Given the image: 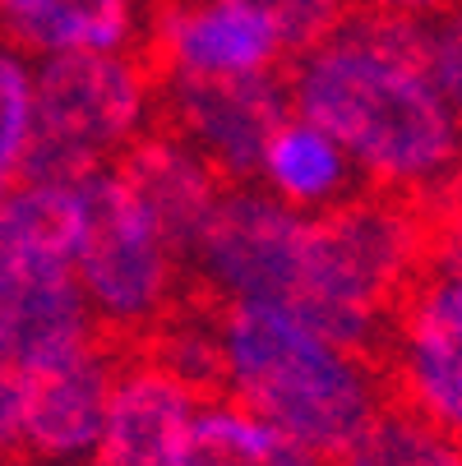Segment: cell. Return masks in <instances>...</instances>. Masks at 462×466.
I'll list each match as a JSON object with an SVG mask.
<instances>
[{"mask_svg": "<svg viewBox=\"0 0 462 466\" xmlns=\"http://www.w3.org/2000/svg\"><path fill=\"white\" fill-rule=\"evenodd\" d=\"M296 116L319 125L365 189L448 204L462 153V102L426 70L421 19L347 10L334 33L292 56L282 75Z\"/></svg>", "mask_w": 462, "mask_h": 466, "instance_id": "cell-1", "label": "cell"}, {"mask_svg": "<svg viewBox=\"0 0 462 466\" xmlns=\"http://www.w3.org/2000/svg\"><path fill=\"white\" fill-rule=\"evenodd\" d=\"M218 388L323 461H334L388 402L375 356L314 332L292 305L231 300L213 309Z\"/></svg>", "mask_w": 462, "mask_h": 466, "instance_id": "cell-2", "label": "cell"}, {"mask_svg": "<svg viewBox=\"0 0 462 466\" xmlns=\"http://www.w3.org/2000/svg\"><path fill=\"white\" fill-rule=\"evenodd\" d=\"M435 240L439 231L426 204L361 189L347 204L305 218L287 305L328 342L375 356Z\"/></svg>", "mask_w": 462, "mask_h": 466, "instance_id": "cell-3", "label": "cell"}, {"mask_svg": "<svg viewBox=\"0 0 462 466\" xmlns=\"http://www.w3.org/2000/svg\"><path fill=\"white\" fill-rule=\"evenodd\" d=\"M158 116L153 70L135 51H79L33 65V144L24 180H84L116 167Z\"/></svg>", "mask_w": 462, "mask_h": 466, "instance_id": "cell-4", "label": "cell"}, {"mask_svg": "<svg viewBox=\"0 0 462 466\" xmlns=\"http://www.w3.org/2000/svg\"><path fill=\"white\" fill-rule=\"evenodd\" d=\"M84 222L75 240V282L102 338L135 342L180 309L185 254L167 240L116 167L79 180Z\"/></svg>", "mask_w": 462, "mask_h": 466, "instance_id": "cell-5", "label": "cell"}, {"mask_svg": "<svg viewBox=\"0 0 462 466\" xmlns=\"http://www.w3.org/2000/svg\"><path fill=\"white\" fill-rule=\"evenodd\" d=\"M388 379L403 407L421 420L462 430V258L457 236L435 240L426 268L403 291L388 323Z\"/></svg>", "mask_w": 462, "mask_h": 466, "instance_id": "cell-6", "label": "cell"}, {"mask_svg": "<svg viewBox=\"0 0 462 466\" xmlns=\"http://www.w3.org/2000/svg\"><path fill=\"white\" fill-rule=\"evenodd\" d=\"M305 218L282 208L259 185H227L185 254V273H194L218 305L231 300H278L287 305L296 282Z\"/></svg>", "mask_w": 462, "mask_h": 466, "instance_id": "cell-7", "label": "cell"}, {"mask_svg": "<svg viewBox=\"0 0 462 466\" xmlns=\"http://www.w3.org/2000/svg\"><path fill=\"white\" fill-rule=\"evenodd\" d=\"M162 129L194 148L222 185L254 180L269 135L292 116L282 70L250 79H167L158 93Z\"/></svg>", "mask_w": 462, "mask_h": 466, "instance_id": "cell-8", "label": "cell"}, {"mask_svg": "<svg viewBox=\"0 0 462 466\" xmlns=\"http://www.w3.org/2000/svg\"><path fill=\"white\" fill-rule=\"evenodd\" d=\"M209 392L162 370L149 351L116 365L102 430L84 466H176L194 407Z\"/></svg>", "mask_w": 462, "mask_h": 466, "instance_id": "cell-9", "label": "cell"}, {"mask_svg": "<svg viewBox=\"0 0 462 466\" xmlns=\"http://www.w3.org/2000/svg\"><path fill=\"white\" fill-rule=\"evenodd\" d=\"M153 46L167 79H250L287 60L278 33L231 0H162Z\"/></svg>", "mask_w": 462, "mask_h": 466, "instance_id": "cell-10", "label": "cell"}, {"mask_svg": "<svg viewBox=\"0 0 462 466\" xmlns=\"http://www.w3.org/2000/svg\"><path fill=\"white\" fill-rule=\"evenodd\" d=\"M116 365H120L116 342L102 338L88 351L37 374L28 388V402H24L15 452L37 466H84L102 430Z\"/></svg>", "mask_w": 462, "mask_h": 466, "instance_id": "cell-11", "label": "cell"}, {"mask_svg": "<svg viewBox=\"0 0 462 466\" xmlns=\"http://www.w3.org/2000/svg\"><path fill=\"white\" fill-rule=\"evenodd\" d=\"M116 176L135 189V198L153 213V222L167 231V240L180 254H190L218 194L227 189L218 171L194 148H185L171 129H149L139 144H129L116 157Z\"/></svg>", "mask_w": 462, "mask_h": 466, "instance_id": "cell-12", "label": "cell"}, {"mask_svg": "<svg viewBox=\"0 0 462 466\" xmlns=\"http://www.w3.org/2000/svg\"><path fill=\"white\" fill-rule=\"evenodd\" d=\"M250 185H259L269 198H278L282 208H292L301 218L328 213V208L347 204L352 194L365 189L352 157L328 139L319 125H310L296 111L269 135Z\"/></svg>", "mask_w": 462, "mask_h": 466, "instance_id": "cell-13", "label": "cell"}, {"mask_svg": "<svg viewBox=\"0 0 462 466\" xmlns=\"http://www.w3.org/2000/svg\"><path fill=\"white\" fill-rule=\"evenodd\" d=\"M0 42L28 60L129 51L135 0H0Z\"/></svg>", "mask_w": 462, "mask_h": 466, "instance_id": "cell-14", "label": "cell"}, {"mask_svg": "<svg viewBox=\"0 0 462 466\" xmlns=\"http://www.w3.org/2000/svg\"><path fill=\"white\" fill-rule=\"evenodd\" d=\"M176 466H334L278 425L254 416L231 397H204L194 407Z\"/></svg>", "mask_w": 462, "mask_h": 466, "instance_id": "cell-15", "label": "cell"}, {"mask_svg": "<svg viewBox=\"0 0 462 466\" xmlns=\"http://www.w3.org/2000/svg\"><path fill=\"white\" fill-rule=\"evenodd\" d=\"M334 466H462L457 434L421 420L407 407L384 402L365 430L334 457Z\"/></svg>", "mask_w": 462, "mask_h": 466, "instance_id": "cell-16", "label": "cell"}, {"mask_svg": "<svg viewBox=\"0 0 462 466\" xmlns=\"http://www.w3.org/2000/svg\"><path fill=\"white\" fill-rule=\"evenodd\" d=\"M33 144V60L0 42V204L24 185Z\"/></svg>", "mask_w": 462, "mask_h": 466, "instance_id": "cell-17", "label": "cell"}, {"mask_svg": "<svg viewBox=\"0 0 462 466\" xmlns=\"http://www.w3.org/2000/svg\"><path fill=\"white\" fill-rule=\"evenodd\" d=\"M149 356L185 379L190 388L213 392L218 388V342H213V314H185L171 309L153 332H149Z\"/></svg>", "mask_w": 462, "mask_h": 466, "instance_id": "cell-18", "label": "cell"}, {"mask_svg": "<svg viewBox=\"0 0 462 466\" xmlns=\"http://www.w3.org/2000/svg\"><path fill=\"white\" fill-rule=\"evenodd\" d=\"M245 5L250 15H259L282 42L287 56H301L305 46H314L323 33H334L338 19L352 10L347 0H231Z\"/></svg>", "mask_w": 462, "mask_h": 466, "instance_id": "cell-19", "label": "cell"}, {"mask_svg": "<svg viewBox=\"0 0 462 466\" xmlns=\"http://www.w3.org/2000/svg\"><path fill=\"white\" fill-rule=\"evenodd\" d=\"M421 56H426V70L430 79L462 102V33H457V15H430L421 19Z\"/></svg>", "mask_w": 462, "mask_h": 466, "instance_id": "cell-20", "label": "cell"}, {"mask_svg": "<svg viewBox=\"0 0 462 466\" xmlns=\"http://www.w3.org/2000/svg\"><path fill=\"white\" fill-rule=\"evenodd\" d=\"M356 5L370 15H393V19H430V15H448L453 0H356Z\"/></svg>", "mask_w": 462, "mask_h": 466, "instance_id": "cell-21", "label": "cell"}]
</instances>
